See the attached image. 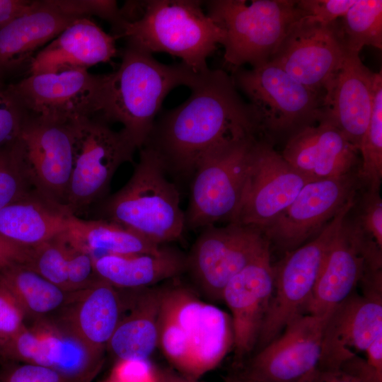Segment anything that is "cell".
<instances>
[{"label": "cell", "mask_w": 382, "mask_h": 382, "mask_svg": "<svg viewBox=\"0 0 382 382\" xmlns=\"http://www.w3.org/2000/svg\"><path fill=\"white\" fill-rule=\"evenodd\" d=\"M15 144L33 189L66 210L74 164V122H52L27 115Z\"/></svg>", "instance_id": "cell-13"}, {"label": "cell", "mask_w": 382, "mask_h": 382, "mask_svg": "<svg viewBox=\"0 0 382 382\" xmlns=\"http://www.w3.org/2000/svg\"><path fill=\"white\" fill-rule=\"evenodd\" d=\"M71 215L33 190L0 209V235L32 248L66 231Z\"/></svg>", "instance_id": "cell-27"}, {"label": "cell", "mask_w": 382, "mask_h": 382, "mask_svg": "<svg viewBox=\"0 0 382 382\" xmlns=\"http://www.w3.org/2000/svg\"><path fill=\"white\" fill-rule=\"evenodd\" d=\"M357 0H298L296 5L307 20L328 25L345 15Z\"/></svg>", "instance_id": "cell-41"}, {"label": "cell", "mask_w": 382, "mask_h": 382, "mask_svg": "<svg viewBox=\"0 0 382 382\" xmlns=\"http://www.w3.org/2000/svg\"><path fill=\"white\" fill-rule=\"evenodd\" d=\"M207 13L222 29L224 60L232 70L271 60L292 24L302 16L294 0H212Z\"/></svg>", "instance_id": "cell-6"}, {"label": "cell", "mask_w": 382, "mask_h": 382, "mask_svg": "<svg viewBox=\"0 0 382 382\" xmlns=\"http://www.w3.org/2000/svg\"><path fill=\"white\" fill-rule=\"evenodd\" d=\"M328 315L299 316L277 338L237 365L235 374L255 382H305L318 369Z\"/></svg>", "instance_id": "cell-14"}, {"label": "cell", "mask_w": 382, "mask_h": 382, "mask_svg": "<svg viewBox=\"0 0 382 382\" xmlns=\"http://www.w3.org/2000/svg\"><path fill=\"white\" fill-rule=\"evenodd\" d=\"M116 39L91 18L79 19L37 52L28 74L88 70L98 64L109 62L117 54Z\"/></svg>", "instance_id": "cell-25"}, {"label": "cell", "mask_w": 382, "mask_h": 382, "mask_svg": "<svg viewBox=\"0 0 382 382\" xmlns=\"http://www.w3.org/2000/svg\"><path fill=\"white\" fill-rule=\"evenodd\" d=\"M0 382H74L56 370L40 365L3 362Z\"/></svg>", "instance_id": "cell-40"}, {"label": "cell", "mask_w": 382, "mask_h": 382, "mask_svg": "<svg viewBox=\"0 0 382 382\" xmlns=\"http://www.w3.org/2000/svg\"><path fill=\"white\" fill-rule=\"evenodd\" d=\"M158 345L178 372L192 378V362L187 337L183 329L161 311Z\"/></svg>", "instance_id": "cell-36"}, {"label": "cell", "mask_w": 382, "mask_h": 382, "mask_svg": "<svg viewBox=\"0 0 382 382\" xmlns=\"http://www.w3.org/2000/svg\"><path fill=\"white\" fill-rule=\"evenodd\" d=\"M74 164L64 208L76 216L106 192L118 168L137 149L98 117L74 122Z\"/></svg>", "instance_id": "cell-8"}, {"label": "cell", "mask_w": 382, "mask_h": 382, "mask_svg": "<svg viewBox=\"0 0 382 382\" xmlns=\"http://www.w3.org/2000/svg\"><path fill=\"white\" fill-rule=\"evenodd\" d=\"M198 76L181 62L162 64L152 54L127 43L117 69L105 74L97 117L122 124L121 130L140 149L166 96L179 86L190 88Z\"/></svg>", "instance_id": "cell-3"}, {"label": "cell", "mask_w": 382, "mask_h": 382, "mask_svg": "<svg viewBox=\"0 0 382 382\" xmlns=\"http://www.w3.org/2000/svg\"><path fill=\"white\" fill-rule=\"evenodd\" d=\"M15 143L0 149V209L34 190Z\"/></svg>", "instance_id": "cell-35"}, {"label": "cell", "mask_w": 382, "mask_h": 382, "mask_svg": "<svg viewBox=\"0 0 382 382\" xmlns=\"http://www.w3.org/2000/svg\"><path fill=\"white\" fill-rule=\"evenodd\" d=\"M349 213L325 253L304 314L328 315L354 292L367 271L382 270V248L362 235Z\"/></svg>", "instance_id": "cell-15"}, {"label": "cell", "mask_w": 382, "mask_h": 382, "mask_svg": "<svg viewBox=\"0 0 382 382\" xmlns=\"http://www.w3.org/2000/svg\"><path fill=\"white\" fill-rule=\"evenodd\" d=\"M305 382H359L342 370L318 369Z\"/></svg>", "instance_id": "cell-46"}, {"label": "cell", "mask_w": 382, "mask_h": 382, "mask_svg": "<svg viewBox=\"0 0 382 382\" xmlns=\"http://www.w3.org/2000/svg\"><path fill=\"white\" fill-rule=\"evenodd\" d=\"M374 76L359 54L347 53L325 87L320 121L335 127L358 150L371 117Z\"/></svg>", "instance_id": "cell-22"}, {"label": "cell", "mask_w": 382, "mask_h": 382, "mask_svg": "<svg viewBox=\"0 0 382 382\" xmlns=\"http://www.w3.org/2000/svg\"><path fill=\"white\" fill-rule=\"evenodd\" d=\"M100 382H113L112 380H110L109 378H108L107 379L103 381H100Z\"/></svg>", "instance_id": "cell-51"}, {"label": "cell", "mask_w": 382, "mask_h": 382, "mask_svg": "<svg viewBox=\"0 0 382 382\" xmlns=\"http://www.w3.org/2000/svg\"><path fill=\"white\" fill-rule=\"evenodd\" d=\"M3 362L13 361L46 366L41 336L33 324L25 326L3 345ZM2 362V363H3Z\"/></svg>", "instance_id": "cell-38"}, {"label": "cell", "mask_w": 382, "mask_h": 382, "mask_svg": "<svg viewBox=\"0 0 382 382\" xmlns=\"http://www.w3.org/2000/svg\"><path fill=\"white\" fill-rule=\"evenodd\" d=\"M269 250L268 240L257 228L235 222L207 226L187 255L186 272L207 297L222 301L230 279Z\"/></svg>", "instance_id": "cell-10"}, {"label": "cell", "mask_w": 382, "mask_h": 382, "mask_svg": "<svg viewBox=\"0 0 382 382\" xmlns=\"http://www.w3.org/2000/svg\"><path fill=\"white\" fill-rule=\"evenodd\" d=\"M358 177L363 189L380 190L382 180V71L375 73L371 117L359 149Z\"/></svg>", "instance_id": "cell-33"}, {"label": "cell", "mask_w": 382, "mask_h": 382, "mask_svg": "<svg viewBox=\"0 0 382 382\" xmlns=\"http://www.w3.org/2000/svg\"><path fill=\"white\" fill-rule=\"evenodd\" d=\"M362 190L361 197H357L351 209L354 214L350 217L365 238L382 248V199L380 190Z\"/></svg>", "instance_id": "cell-37"}, {"label": "cell", "mask_w": 382, "mask_h": 382, "mask_svg": "<svg viewBox=\"0 0 382 382\" xmlns=\"http://www.w3.org/2000/svg\"><path fill=\"white\" fill-rule=\"evenodd\" d=\"M118 289L98 279L87 288L70 292L66 302L49 316L91 352L104 356L123 316Z\"/></svg>", "instance_id": "cell-23"}, {"label": "cell", "mask_w": 382, "mask_h": 382, "mask_svg": "<svg viewBox=\"0 0 382 382\" xmlns=\"http://www.w3.org/2000/svg\"><path fill=\"white\" fill-rule=\"evenodd\" d=\"M160 382H199L197 379L185 376L170 369L158 370Z\"/></svg>", "instance_id": "cell-48"}, {"label": "cell", "mask_w": 382, "mask_h": 382, "mask_svg": "<svg viewBox=\"0 0 382 382\" xmlns=\"http://www.w3.org/2000/svg\"><path fill=\"white\" fill-rule=\"evenodd\" d=\"M281 154L310 181L358 172L361 162L358 149L325 121L294 134Z\"/></svg>", "instance_id": "cell-24"}, {"label": "cell", "mask_w": 382, "mask_h": 382, "mask_svg": "<svg viewBox=\"0 0 382 382\" xmlns=\"http://www.w3.org/2000/svg\"><path fill=\"white\" fill-rule=\"evenodd\" d=\"M347 53L333 23L324 25L301 16L292 24L270 62L305 86L324 94Z\"/></svg>", "instance_id": "cell-19"}, {"label": "cell", "mask_w": 382, "mask_h": 382, "mask_svg": "<svg viewBox=\"0 0 382 382\" xmlns=\"http://www.w3.org/2000/svg\"><path fill=\"white\" fill-rule=\"evenodd\" d=\"M86 18L81 0H35L25 12L0 28V86L29 66L45 45L74 21Z\"/></svg>", "instance_id": "cell-18"}, {"label": "cell", "mask_w": 382, "mask_h": 382, "mask_svg": "<svg viewBox=\"0 0 382 382\" xmlns=\"http://www.w3.org/2000/svg\"><path fill=\"white\" fill-rule=\"evenodd\" d=\"M2 351H3V343L0 339V361L1 362H3Z\"/></svg>", "instance_id": "cell-50"}, {"label": "cell", "mask_w": 382, "mask_h": 382, "mask_svg": "<svg viewBox=\"0 0 382 382\" xmlns=\"http://www.w3.org/2000/svg\"><path fill=\"white\" fill-rule=\"evenodd\" d=\"M138 291L107 345L117 360L148 359L158 345L161 289Z\"/></svg>", "instance_id": "cell-28"}, {"label": "cell", "mask_w": 382, "mask_h": 382, "mask_svg": "<svg viewBox=\"0 0 382 382\" xmlns=\"http://www.w3.org/2000/svg\"><path fill=\"white\" fill-rule=\"evenodd\" d=\"M30 248L16 244L0 235V272L18 263H25Z\"/></svg>", "instance_id": "cell-44"}, {"label": "cell", "mask_w": 382, "mask_h": 382, "mask_svg": "<svg viewBox=\"0 0 382 382\" xmlns=\"http://www.w3.org/2000/svg\"><path fill=\"white\" fill-rule=\"evenodd\" d=\"M257 139L243 141L208 156L199 163L191 178L185 228L234 222Z\"/></svg>", "instance_id": "cell-9"}, {"label": "cell", "mask_w": 382, "mask_h": 382, "mask_svg": "<svg viewBox=\"0 0 382 382\" xmlns=\"http://www.w3.org/2000/svg\"><path fill=\"white\" fill-rule=\"evenodd\" d=\"M382 334V291L352 293L328 315L318 369L339 370Z\"/></svg>", "instance_id": "cell-20"}, {"label": "cell", "mask_w": 382, "mask_h": 382, "mask_svg": "<svg viewBox=\"0 0 382 382\" xmlns=\"http://www.w3.org/2000/svg\"><path fill=\"white\" fill-rule=\"evenodd\" d=\"M354 204L355 201L350 202L316 236L284 253L282 259L273 265V291L255 347L257 351L304 314L328 247Z\"/></svg>", "instance_id": "cell-7"}, {"label": "cell", "mask_w": 382, "mask_h": 382, "mask_svg": "<svg viewBox=\"0 0 382 382\" xmlns=\"http://www.w3.org/2000/svg\"><path fill=\"white\" fill-rule=\"evenodd\" d=\"M225 382H255L248 379L243 378L235 374L227 376L225 378Z\"/></svg>", "instance_id": "cell-49"}, {"label": "cell", "mask_w": 382, "mask_h": 382, "mask_svg": "<svg viewBox=\"0 0 382 382\" xmlns=\"http://www.w3.org/2000/svg\"><path fill=\"white\" fill-rule=\"evenodd\" d=\"M270 250L250 263L225 286L221 296L231 311L235 363L254 352L273 291Z\"/></svg>", "instance_id": "cell-21"}, {"label": "cell", "mask_w": 382, "mask_h": 382, "mask_svg": "<svg viewBox=\"0 0 382 382\" xmlns=\"http://www.w3.org/2000/svg\"><path fill=\"white\" fill-rule=\"evenodd\" d=\"M97 277L117 289H141L186 272L187 255L162 246L156 253L103 255L93 259Z\"/></svg>", "instance_id": "cell-26"}, {"label": "cell", "mask_w": 382, "mask_h": 382, "mask_svg": "<svg viewBox=\"0 0 382 382\" xmlns=\"http://www.w3.org/2000/svg\"><path fill=\"white\" fill-rule=\"evenodd\" d=\"M190 88L184 103L155 120L143 146L157 156L168 175L185 180L208 156L258 139L251 108L225 71L199 74Z\"/></svg>", "instance_id": "cell-1"}, {"label": "cell", "mask_w": 382, "mask_h": 382, "mask_svg": "<svg viewBox=\"0 0 382 382\" xmlns=\"http://www.w3.org/2000/svg\"><path fill=\"white\" fill-rule=\"evenodd\" d=\"M67 233L73 243L93 259L156 253L162 248L129 228L103 219L84 220L71 214Z\"/></svg>", "instance_id": "cell-29"}, {"label": "cell", "mask_w": 382, "mask_h": 382, "mask_svg": "<svg viewBox=\"0 0 382 382\" xmlns=\"http://www.w3.org/2000/svg\"><path fill=\"white\" fill-rule=\"evenodd\" d=\"M35 0H0V28L28 11Z\"/></svg>", "instance_id": "cell-45"}, {"label": "cell", "mask_w": 382, "mask_h": 382, "mask_svg": "<svg viewBox=\"0 0 382 382\" xmlns=\"http://www.w3.org/2000/svg\"><path fill=\"white\" fill-rule=\"evenodd\" d=\"M345 50L359 54L363 47L382 48V1L357 0L345 16L333 23Z\"/></svg>", "instance_id": "cell-32"}, {"label": "cell", "mask_w": 382, "mask_h": 382, "mask_svg": "<svg viewBox=\"0 0 382 382\" xmlns=\"http://www.w3.org/2000/svg\"><path fill=\"white\" fill-rule=\"evenodd\" d=\"M196 0L129 1L121 8L123 22L112 34L147 52L179 57L197 74L224 39L222 29Z\"/></svg>", "instance_id": "cell-2"}, {"label": "cell", "mask_w": 382, "mask_h": 382, "mask_svg": "<svg viewBox=\"0 0 382 382\" xmlns=\"http://www.w3.org/2000/svg\"><path fill=\"white\" fill-rule=\"evenodd\" d=\"M364 352L366 361L376 371L382 373V334L371 342Z\"/></svg>", "instance_id": "cell-47"}, {"label": "cell", "mask_w": 382, "mask_h": 382, "mask_svg": "<svg viewBox=\"0 0 382 382\" xmlns=\"http://www.w3.org/2000/svg\"><path fill=\"white\" fill-rule=\"evenodd\" d=\"M161 312L185 332L190 345L192 378L214 369L233 346V330L227 313L198 299L183 286L165 289Z\"/></svg>", "instance_id": "cell-17"}, {"label": "cell", "mask_w": 382, "mask_h": 382, "mask_svg": "<svg viewBox=\"0 0 382 382\" xmlns=\"http://www.w3.org/2000/svg\"><path fill=\"white\" fill-rule=\"evenodd\" d=\"M308 182L272 144L257 139L252 149L234 222L262 231L286 209Z\"/></svg>", "instance_id": "cell-16"}, {"label": "cell", "mask_w": 382, "mask_h": 382, "mask_svg": "<svg viewBox=\"0 0 382 382\" xmlns=\"http://www.w3.org/2000/svg\"><path fill=\"white\" fill-rule=\"evenodd\" d=\"M42 341L46 366L74 382H91L99 372L104 356L89 350L71 333L47 317L35 320Z\"/></svg>", "instance_id": "cell-30"}, {"label": "cell", "mask_w": 382, "mask_h": 382, "mask_svg": "<svg viewBox=\"0 0 382 382\" xmlns=\"http://www.w3.org/2000/svg\"><path fill=\"white\" fill-rule=\"evenodd\" d=\"M358 172L307 183L294 201L263 230L270 248L284 253L316 236L350 202L362 186Z\"/></svg>", "instance_id": "cell-12"}, {"label": "cell", "mask_w": 382, "mask_h": 382, "mask_svg": "<svg viewBox=\"0 0 382 382\" xmlns=\"http://www.w3.org/2000/svg\"><path fill=\"white\" fill-rule=\"evenodd\" d=\"M25 318L18 301L0 283V339L3 345L25 326Z\"/></svg>", "instance_id": "cell-42"}, {"label": "cell", "mask_w": 382, "mask_h": 382, "mask_svg": "<svg viewBox=\"0 0 382 382\" xmlns=\"http://www.w3.org/2000/svg\"><path fill=\"white\" fill-rule=\"evenodd\" d=\"M27 114L8 86H0V149L17 140Z\"/></svg>", "instance_id": "cell-39"}, {"label": "cell", "mask_w": 382, "mask_h": 382, "mask_svg": "<svg viewBox=\"0 0 382 382\" xmlns=\"http://www.w3.org/2000/svg\"><path fill=\"white\" fill-rule=\"evenodd\" d=\"M0 283L16 298L26 318L34 321L59 311L70 294L23 263L13 265L0 272Z\"/></svg>", "instance_id": "cell-31"}, {"label": "cell", "mask_w": 382, "mask_h": 382, "mask_svg": "<svg viewBox=\"0 0 382 382\" xmlns=\"http://www.w3.org/2000/svg\"><path fill=\"white\" fill-rule=\"evenodd\" d=\"M139 150V161L129 180L103 201L102 219L159 245L179 240L185 229L179 190L151 149Z\"/></svg>", "instance_id": "cell-4"}, {"label": "cell", "mask_w": 382, "mask_h": 382, "mask_svg": "<svg viewBox=\"0 0 382 382\" xmlns=\"http://www.w3.org/2000/svg\"><path fill=\"white\" fill-rule=\"evenodd\" d=\"M105 79V74L74 69L28 74L8 87L28 116L73 122L98 115Z\"/></svg>", "instance_id": "cell-11"}, {"label": "cell", "mask_w": 382, "mask_h": 382, "mask_svg": "<svg viewBox=\"0 0 382 382\" xmlns=\"http://www.w3.org/2000/svg\"><path fill=\"white\" fill-rule=\"evenodd\" d=\"M73 247L66 231L30 248L28 260L24 264L47 280L69 292L67 271Z\"/></svg>", "instance_id": "cell-34"}, {"label": "cell", "mask_w": 382, "mask_h": 382, "mask_svg": "<svg viewBox=\"0 0 382 382\" xmlns=\"http://www.w3.org/2000/svg\"><path fill=\"white\" fill-rule=\"evenodd\" d=\"M108 378L113 382H160L149 359L117 360Z\"/></svg>", "instance_id": "cell-43"}, {"label": "cell", "mask_w": 382, "mask_h": 382, "mask_svg": "<svg viewBox=\"0 0 382 382\" xmlns=\"http://www.w3.org/2000/svg\"><path fill=\"white\" fill-rule=\"evenodd\" d=\"M232 71L236 88L249 100L259 139L269 143L279 137L288 139L320 121L324 94L305 86L275 64Z\"/></svg>", "instance_id": "cell-5"}]
</instances>
